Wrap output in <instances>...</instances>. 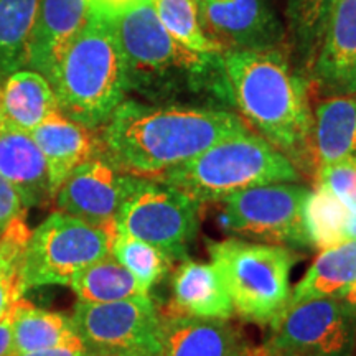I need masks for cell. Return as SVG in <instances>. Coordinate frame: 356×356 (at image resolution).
Returning a JSON list of instances; mask_svg holds the SVG:
<instances>
[{"label":"cell","instance_id":"1","mask_svg":"<svg viewBox=\"0 0 356 356\" xmlns=\"http://www.w3.org/2000/svg\"><path fill=\"white\" fill-rule=\"evenodd\" d=\"M248 132L251 127L233 109L126 97L101 127V157L129 175L154 178Z\"/></svg>","mask_w":356,"mask_h":356},{"label":"cell","instance_id":"2","mask_svg":"<svg viewBox=\"0 0 356 356\" xmlns=\"http://www.w3.org/2000/svg\"><path fill=\"white\" fill-rule=\"evenodd\" d=\"M109 17L126 66L127 92L150 104L225 108L233 102L222 55L193 51L172 38L152 0H137Z\"/></svg>","mask_w":356,"mask_h":356},{"label":"cell","instance_id":"3","mask_svg":"<svg viewBox=\"0 0 356 356\" xmlns=\"http://www.w3.org/2000/svg\"><path fill=\"white\" fill-rule=\"evenodd\" d=\"M233 104L244 122L279 149L300 172L315 175L310 81L293 68L286 50L222 53Z\"/></svg>","mask_w":356,"mask_h":356},{"label":"cell","instance_id":"4","mask_svg":"<svg viewBox=\"0 0 356 356\" xmlns=\"http://www.w3.org/2000/svg\"><path fill=\"white\" fill-rule=\"evenodd\" d=\"M60 113L81 126L101 129L127 97L126 66L113 20L91 7L50 76Z\"/></svg>","mask_w":356,"mask_h":356},{"label":"cell","instance_id":"5","mask_svg":"<svg viewBox=\"0 0 356 356\" xmlns=\"http://www.w3.org/2000/svg\"><path fill=\"white\" fill-rule=\"evenodd\" d=\"M203 203H220L234 191L266 184H300L302 173L259 134L216 142L203 154L154 177Z\"/></svg>","mask_w":356,"mask_h":356},{"label":"cell","instance_id":"6","mask_svg":"<svg viewBox=\"0 0 356 356\" xmlns=\"http://www.w3.org/2000/svg\"><path fill=\"white\" fill-rule=\"evenodd\" d=\"M207 249L234 314L248 322L270 325L287 309L291 273L297 262L291 248L229 238L208 241Z\"/></svg>","mask_w":356,"mask_h":356},{"label":"cell","instance_id":"7","mask_svg":"<svg viewBox=\"0 0 356 356\" xmlns=\"http://www.w3.org/2000/svg\"><path fill=\"white\" fill-rule=\"evenodd\" d=\"M114 233L66 213H51L32 231L22 257L24 292L43 286H70L79 270L111 254Z\"/></svg>","mask_w":356,"mask_h":356},{"label":"cell","instance_id":"8","mask_svg":"<svg viewBox=\"0 0 356 356\" xmlns=\"http://www.w3.org/2000/svg\"><path fill=\"white\" fill-rule=\"evenodd\" d=\"M200 208L175 186L137 177L115 216V231L152 244L173 262L184 261L198 234Z\"/></svg>","mask_w":356,"mask_h":356},{"label":"cell","instance_id":"9","mask_svg":"<svg viewBox=\"0 0 356 356\" xmlns=\"http://www.w3.org/2000/svg\"><path fill=\"white\" fill-rule=\"evenodd\" d=\"M71 317L91 356H162L163 315L149 296L76 304Z\"/></svg>","mask_w":356,"mask_h":356},{"label":"cell","instance_id":"10","mask_svg":"<svg viewBox=\"0 0 356 356\" xmlns=\"http://www.w3.org/2000/svg\"><path fill=\"white\" fill-rule=\"evenodd\" d=\"M310 188L300 184H266L221 200V225L229 233L267 244L310 248L302 207Z\"/></svg>","mask_w":356,"mask_h":356},{"label":"cell","instance_id":"11","mask_svg":"<svg viewBox=\"0 0 356 356\" xmlns=\"http://www.w3.org/2000/svg\"><path fill=\"white\" fill-rule=\"evenodd\" d=\"M269 327L267 353L356 356V314L338 299L289 304Z\"/></svg>","mask_w":356,"mask_h":356},{"label":"cell","instance_id":"12","mask_svg":"<svg viewBox=\"0 0 356 356\" xmlns=\"http://www.w3.org/2000/svg\"><path fill=\"white\" fill-rule=\"evenodd\" d=\"M198 3L204 32L222 51L286 50V29L274 0H203Z\"/></svg>","mask_w":356,"mask_h":356},{"label":"cell","instance_id":"13","mask_svg":"<svg viewBox=\"0 0 356 356\" xmlns=\"http://www.w3.org/2000/svg\"><path fill=\"white\" fill-rule=\"evenodd\" d=\"M137 177L118 170L104 157H95L73 170L55 195L58 211L89 225L115 231V216Z\"/></svg>","mask_w":356,"mask_h":356},{"label":"cell","instance_id":"14","mask_svg":"<svg viewBox=\"0 0 356 356\" xmlns=\"http://www.w3.org/2000/svg\"><path fill=\"white\" fill-rule=\"evenodd\" d=\"M309 81L323 97L356 95V0L337 3Z\"/></svg>","mask_w":356,"mask_h":356},{"label":"cell","instance_id":"15","mask_svg":"<svg viewBox=\"0 0 356 356\" xmlns=\"http://www.w3.org/2000/svg\"><path fill=\"white\" fill-rule=\"evenodd\" d=\"M30 134L47 162L53 198L71 172L101 155L99 136L92 129L71 121L60 111Z\"/></svg>","mask_w":356,"mask_h":356},{"label":"cell","instance_id":"16","mask_svg":"<svg viewBox=\"0 0 356 356\" xmlns=\"http://www.w3.org/2000/svg\"><path fill=\"white\" fill-rule=\"evenodd\" d=\"M89 13V0H40L37 22L30 40V68L50 81L58 60L86 25Z\"/></svg>","mask_w":356,"mask_h":356},{"label":"cell","instance_id":"17","mask_svg":"<svg viewBox=\"0 0 356 356\" xmlns=\"http://www.w3.org/2000/svg\"><path fill=\"white\" fill-rule=\"evenodd\" d=\"M0 177L15 188L25 208L53 200L47 162L32 134L0 115Z\"/></svg>","mask_w":356,"mask_h":356},{"label":"cell","instance_id":"18","mask_svg":"<svg viewBox=\"0 0 356 356\" xmlns=\"http://www.w3.org/2000/svg\"><path fill=\"white\" fill-rule=\"evenodd\" d=\"M167 315L229 320L233 304L213 264L186 257L172 274V300Z\"/></svg>","mask_w":356,"mask_h":356},{"label":"cell","instance_id":"19","mask_svg":"<svg viewBox=\"0 0 356 356\" xmlns=\"http://www.w3.org/2000/svg\"><path fill=\"white\" fill-rule=\"evenodd\" d=\"M228 320L165 315L162 356H252Z\"/></svg>","mask_w":356,"mask_h":356},{"label":"cell","instance_id":"20","mask_svg":"<svg viewBox=\"0 0 356 356\" xmlns=\"http://www.w3.org/2000/svg\"><path fill=\"white\" fill-rule=\"evenodd\" d=\"M315 165L356 157V95L322 97L314 108Z\"/></svg>","mask_w":356,"mask_h":356},{"label":"cell","instance_id":"21","mask_svg":"<svg viewBox=\"0 0 356 356\" xmlns=\"http://www.w3.org/2000/svg\"><path fill=\"white\" fill-rule=\"evenodd\" d=\"M58 111L50 81L33 70L15 71L0 88V115L26 132H32Z\"/></svg>","mask_w":356,"mask_h":356},{"label":"cell","instance_id":"22","mask_svg":"<svg viewBox=\"0 0 356 356\" xmlns=\"http://www.w3.org/2000/svg\"><path fill=\"white\" fill-rule=\"evenodd\" d=\"M287 51L302 76L309 79L325 29L340 0H284Z\"/></svg>","mask_w":356,"mask_h":356},{"label":"cell","instance_id":"23","mask_svg":"<svg viewBox=\"0 0 356 356\" xmlns=\"http://www.w3.org/2000/svg\"><path fill=\"white\" fill-rule=\"evenodd\" d=\"M356 282V241L323 249L312 262L309 270L292 287L289 304L314 299H338Z\"/></svg>","mask_w":356,"mask_h":356},{"label":"cell","instance_id":"24","mask_svg":"<svg viewBox=\"0 0 356 356\" xmlns=\"http://www.w3.org/2000/svg\"><path fill=\"white\" fill-rule=\"evenodd\" d=\"M78 340L81 338L73 317L61 312L38 309L24 299L19 300L13 318L15 356L74 343Z\"/></svg>","mask_w":356,"mask_h":356},{"label":"cell","instance_id":"25","mask_svg":"<svg viewBox=\"0 0 356 356\" xmlns=\"http://www.w3.org/2000/svg\"><path fill=\"white\" fill-rule=\"evenodd\" d=\"M70 287L73 289L78 304H111L149 296V291L111 254L79 270Z\"/></svg>","mask_w":356,"mask_h":356},{"label":"cell","instance_id":"26","mask_svg":"<svg viewBox=\"0 0 356 356\" xmlns=\"http://www.w3.org/2000/svg\"><path fill=\"white\" fill-rule=\"evenodd\" d=\"M40 0H0V78L29 66Z\"/></svg>","mask_w":356,"mask_h":356},{"label":"cell","instance_id":"27","mask_svg":"<svg viewBox=\"0 0 356 356\" xmlns=\"http://www.w3.org/2000/svg\"><path fill=\"white\" fill-rule=\"evenodd\" d=\"M351 213L332 191L322 185L309 190L302 207V221L310 248L323 249L348 241V228Z\"/></svg>","mask_w":356,"mask_h":356},{"label":"cell","instance_id":"28","mask_svg":"<svg viewBox=\"0 0 356 356\" xmlns=\"http://www.w3.org/2000/svg\"><path fill=\"white\" fill-rule=\"evenodd\" d=\"M30 234L25 215L15 218L0 234V318L24 299L20 267Z\"/></svg>","mask_w":356,"mask_h":356},{"label":"cell","instance_id":"29","mask_svg":"<svg viewBox=\"0 0 356 356\" xmlns=\"http://www.w3.org/2000/svg\"><path fill=\"white\" fill-rule=\"evenodd\" d=\"M160 24L178 43L198 53L222 55V48L204 32L197 0H152Z\"/></svg>","mask_w":356,"mask_h":356},{"label":"cell","instance_id":"30","mask_svg":"<svg viewBox=\"0 0 356 356\" xmlns=\"http://www.w3.org/2000/svg\"><path fill=\"white\" fill-rule=\"evenodd\" d=\"M111 256L131 273L150 292L155 284L162 282L170 273L173 261L152 244L115 231Z\"/></svg>","mask_w":356,"mask_h":356},{"label":"cell","instance_id":"31","mask_svg":"<svg viewBox=\"0 0 356 356\" xmlns=\"http://www.w3.org/2000/svg\"><path fill=\"white\" fill-rule=\"evenodd\" d=\"M315 185H322L356 215V157L318 167Z\"/></svg>","mask_w":356,"mask_h":356},{"label":"cell","instance_id":"32","mask_svg":"<svg viewBox=\"0 0 356 356\" xmlns=\"http://www.w3.org/2000/svg\"><path fill=\"white\" fill-rule=\"evenodd\" d=\"M20 215H25V207L19 193L0 177V234Z\"/></svg>","mask_w":356,"mask_h":356},{"label":"cell","instance_id":"33","mask_svg":"<svg viewBox=\"0 0 356 356\" xmlns=\"http://www.w3.org/2000/svg\"><path fill=\"white\" fill-rule=\"evenodd\" d=\"M17 304H19V302H17ZM15 307L8 312L6 317L0 318V356H15V345H13V318H15Z\"/></svg>","mask_w":356,"mask_h":356},{"label":"cell","instance_id":"34","mask_svg":"<svg viewBox=\"0 0 356 356\" xmlns=\"http://www.w3.org/2000/svg\"><path fill=\"white\" fill-rule=\"evenodd\" d=\"M19 356H91L86 346L83 345L81 340L74 341V343L61 345V346H53V348L33 351V353H25Z\"/></svg>","mask_w":356,"mask_h":356},{"label":"cell","instance_id":"35","mask_svg":"<svg viewBox=\"0 0 356 356\" xmlns=\"http://www.w3.org/2000/svg\"><path fill=\"white\" fill-rule=\"evenodd\" d=\"M89 2H91V7L96 8V10L113 15V13L121 12L122 8L136 3L137 0H89Z\"/></svg>","mask_w":356,"mask_h":356},{"label":"cell","instance_id":"36","mask_svg":"<svg viewBox=\"0 0 356 356\" xmlns=\"http://www.w3.org/2000/svg\"><path fill=\"white\" fill-rule=\"evenodd\" d=\"M338 300H341L343 304L348 307V309L351 312H355L356 314V282L353 284V286H350L346 291L341 293L340 297H338Z\"/></svg>","mask_w":356,"mask_h":356},{"label":"cell","instance_id":"37","mask_svg":"<svg viewBox=\"0 0 356 356\" xmlns=\"http://www.w3.org/2000/svg\"><path fill=\"white\" fill-rule=\"evenodd\" d=\"M346 239H355L356 241V215H351L348 228H346Z\"/></svg>","mask_w":356,"mask_h":356},{"label":"cell","instance_id":"38","mask_svg":"<svg viewBox=\"0 0 356 356\" xmlns=\"http://www.w3.org/2000/svg\"><path fill=\"white\" fill-rule=\"evenodd\" d=\"M261 353H262V356H293V355H277V353H267V351L262 348L261 346Z\"/></svg>","mask_w":356,"mask_h":356},{"label":"cell","instance_id":"39","mask_svg":"<svg viewBox=\"0 0 356 356\" xmlns=\"http://www.w3.org/2000/svg\"><path fill=\"white\" fill-rule=\"evenodd\" d=\"M252 356H262L261 348H254V350H252Z\"/></svg>","mask_w":356,"mask_h":356}]
</instances>
